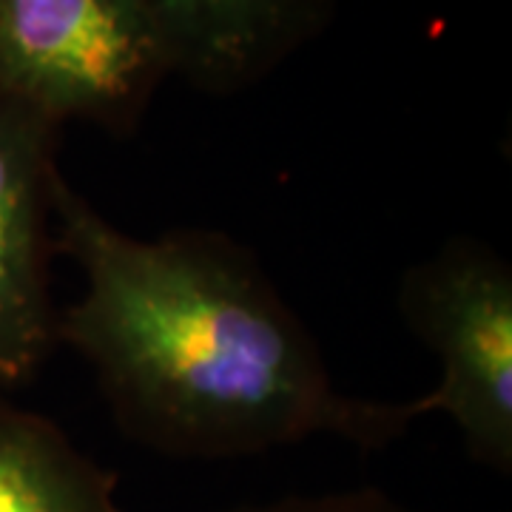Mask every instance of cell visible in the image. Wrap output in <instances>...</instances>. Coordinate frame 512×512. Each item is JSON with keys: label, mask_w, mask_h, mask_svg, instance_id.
Segmentation results:
<instances>
[{"label": "cell", "mask_w": 512, "mask_h": 512, "mask_svg": "<svg viewBox=\"0 0 512 512\" xmlns=\"http://www.w3.org/2000/svg\"><path fill=\"white\" fill-rule=\"evenodd\" d=\"M57 254L83 291L57 311V345L92 367L111 419L168 458H242L333 436L379 450L421 419L413 402L345 393L322 350L245 245L180 228L134 237L63 174Z\"/></svg>", "instance_id": "6da1fadb"}, {"label": "cell", "mask_w": 512, "mask_h": 512, "mask_svg": "<svg viewBox=\"0 0 512 512\" xmlns=\"http://www.w3.org/2000/svg\"><path fill=\"white\" fill-rule=\"evenodd\" d=\"M407 330L436 353L439 384L421 416L456 424L470 458L512 470V268L493 245L456 237L416 262L399 285Z\"/></svg>", "instance_id": "7a4b0ae2"}, {"label": "cell", "mask_w": 512, "mask_h": 512, "mask_svg": "<svg viewBox=\"0 0 512 512\" xmlns=\"http://www.w3.org/2000/svg\"><path fill=\"white\" fill-rule=\"evenodd\" d=\"M165 77L140 0H0V92L57 126L128 134Z\"/></svg>", "instance_id": "3957f363"}, {"label": "cell", "mask_w": 512, "mask_h": 512, "mask_svg": "<svg viewBox=\"0 0 512 512\" xmlns=\"http://www.w3.org/2000/svg\"><path fill=\"white\" fill-rule=\"evenodd\" d=\"M60 126L0 92V384H23L57 348L52 188Z\"/></svg>", "instance_id": "277c9868"}, {"label": "cell", "mask_w": 512, "mask_h": 512, "mask_svg": "<svg viewBox=\"0 0 512 512\" xmlns=\"http://www.w3.org/2000/svg\"><path fill=\"white\" fill-rule=\"evenodd\" d=\"M168 77L202 94L262 83L328 26L333 0H140Z\"/></svg>", "instance_id": "5b68a950"}, {"label": "cell", "mask_w": 512, "mask_h": 512, "mask_svg": "<svg viewBox=\"0 0 512 512\" xmlns=\"http://www.w3.org/2000/svg\"><path fill=\"white\" fill-rule=\"evenodd\" d=\"M0 512H126L117 478L55 421L0 396Z\"/></svg>", "instance_id": "8992f818"}, {"label": "cell", "mask_w": 512, "mask_h": 512, "mask_svg": "<svg viewBox=\"0 0 512 512\" xmlns=\"http://www.w3.org/2000/svg\"><path fill=\"white\" fill-rule=\"evenodd\" d=\"M228 512H410L402 501L376 487H359L345 493L291 495L265 504H245Z\"/></svg>", "instance_id": "52a82bcc"}]
</instances>
